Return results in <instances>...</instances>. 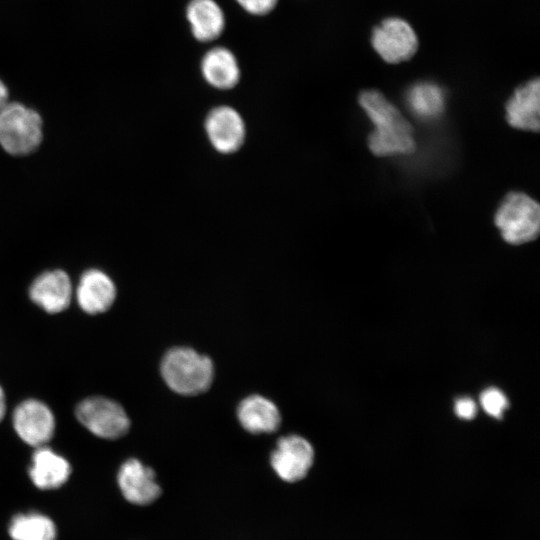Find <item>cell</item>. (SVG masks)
<instances>
[{"mask_svg": "<svg viewBox=\"0 0 540 540\" xmlns=\"http://www.w3.org/2000/svg\"><path fill=\"white\" fill-rule=\"evenodd\" d=\"M40 114L22 103L7 102L0 108V146L10 155L26 156L43 138Z\"/></svg>", "mask_w": 540, "mask_h": 540, "instance_id": "obj_3", "label": "cell"}, {"mask_svg": "<svg viewBox=\"0 0 540 540\" xmlns=\"http://www.w3.org/2000/svg\"><path fill=\"white\" fill-rule=\"evenodd\" d=\"M359 104L374 125L368 136V147L374 155L384 157L414 152L416 142L412 126L380 92L363 91Z\"/></svg>", "mask_w": 540, "mask_h": 540, "instance_id": "obj_1", "label": "cell"}, {"mask_svg": "<svg viewBox=\"0 0 540 540\" xmlns=\"http://www.w3.org/2000/svg\"><path fill=\"white\" fill-rule=\"evenodd\" d=\"M406 101L417 117L426 120L441 115L445 106L443 90L430 82L413 85L406 94Z\"/></svg>", "mask_w": 540, "mask_h": 540, "instance_id": "obj_18", "label": "cell"}, {"mask_svg": "<svg viewBox=\"0 0 540 540\" xmlns=\"http://www.w3.org/2000/svg\"><path fill=\"white\" fill-rule=\"evenodd\" d=\"M455 413L463 419H472L476 412V404L470 398H460L455 403Z\"/></svg>", "mask_w": 540, "mask_h": 540, "instance_id": "obj_22", "label": "cell"}, {"mask_svg": "<svg viewBox=\"0 0 540 540\" xmlns=\"http://www.w3.org/2000/svg\"><path fill=\"white\" fill-rule=\"evenodd\" d=\"M9 535L13 540H55L54 522L40 513L18 514L9 525Z\"/></svg>", "mask_w": 540, "mask_h": 540, "instance_id": "obj_19", "label": "cell"}, {"mask_svg": "<svg viewBox=\"0 0 540 540\" xmlns=\"http://www.w3.org/2000/svg\"><path fill=\"white\" fill-rule=\"evenodd\" d=\"M205 127L212 145L219 152H234L243 143L244 123L239 113L231 107L213 109L207 116Z\"/></svg>", "mask_w": 540, "mask_h": 540, "instance_id": "obj_11", "label": "cell"}, {"mask_svg": "<svg viewBox=\"0 0 540 540\" xmlns=\"http://www.w3.org/2000/svg\"><path fill=\"white\" fill-rule=\"evenodd\" d=\"M29 295L31 300L46 312H62L71 302V280L63 270L45 271L33 281Z\"/></svg>", "mask_w": 540, "mask_h": 540, "instance_id": "obj_10", "label": "cell"}, {"mask_svg": "<svg viewBox=\"0 0 540 540\" xmlns=\"http://www.w3.org/2000/svg\"><path fill=\"white\" fill-rule=\"evenodd\" d=\"M161 374L173 391L191 396L203 393L210 387L214 369L209 357L187 347H176L165 354Z\"/></svg>", "mask_w": 540, "mask_h": 540, "instance_id": "obj_2", "label": "cell"}, {"mask_svg": "<svg viewBox=\"0 0 540 540\" xmlns=\"http://www.w3.org/2000/svg\"><path fill=\"white\" fill-rule=\"evenodd\" d=\"M237 416L242 427L250 433H273L281 422L277 406L260 395H251L238 406Z\"/></svg>", "mask_w": 540, "mask_h": 540, "instance_id": "obj_15", "label": "cell"}, {"mask_svg": "<svg viewBox=\"0 0 540 540\" xmlns=\"http://www.w3.org/2000/svg\"><path fill=\"white\" fill-rule=\"evenodd\" d=\"M540 87L539 79L530 80L517 88L506 104V118L510 126L539 131Z\"/></svg>", "mask_w": 540, "mask_h": 540, "instance_id": "obj_13", "label": "cell"}, {"mask_svg": "<svg viewBox=\"0 0 540 540\" xmlns=\"http://www.w3.org/2000/svg\"><path fill=\"white\" fill-rule=\"evenodd\" d=\"M13 425L18 436L25 443L39 447L52 438L55 419L49 407L43 402L28 399L15 408Z\"/></svg>", "mask_w": 540, "mask_h": 540, "instance_id": "obj_8", "label": "cell"}, {"mask_svg": "<svg viewBox=\"0 0 540 540\" xmlns=\"http://www.w3.org/2000/svg\"><path fill=\"white\" fill-rule=\"evenodd\" d=\"M311 444L298 435L282 437L271 454L270 462L275 473L286 482L302 480L313 464Z\"/></svg>", "mask_w": 540, "mask_h": 540, "instance_id": "obj_7", "label": "cell"}, {"mask_svg": "<svg viewBox=\"0 0 540 540\" xmlns=\"http://www.w3.org/2000/svg\"><path fill=\"white\" fill-rule=\"evenodd\" d=\"M9 91L5 83L0 79V108L8 102Z\"/></svg>", "mask_w": 540, "mask_h": 540, "instance_id": "obj_23", "label": "cell"}, {"mask_svg": "<svg viewBox=\"0 0 540 540\" xmlns=\"http://www.w3.org/2000/svg\"><path fill=\"white\" fill-rule=\"evenodd\" d=\"M186 16L192 34L201 42L212 41L223 32L225 17L215 0H191L186 8Z\"/></svg>", "mask_w": 540, "mask_h": 540, "instance_id": "obj_16", "label": "cell"}, {"mask_svg": "<svg viewBox=\"0 0 540 540\" xmlns=\"http://www.w3.org/2000/svg\"><path fill=\"white\" fill-rule=\"evenodd\" d=\"M76 297L84 312L92 315L103 313L114 303L116 287L105 272L89 269L80 277Z\"/></svg>", "mask_w": 540, "mask_h": 540, "instance_id": "obj_12", "label": "cell"}, {"mask_svg": "<svg viewBox=\"0 0 540 540\" xmlns=\"http://www.w3.org/2000/svg\"><path fill=\"white\" fill-rule=\"evenodd\" d=\"M494 221L506 242L524 244L536 239L539 234L540 208L528 195L511 192L499 205Z\"/></svg>", "mask_w": 540, "mask_h": 540, "instance_id": "obj_4", "label": "cell"}, {"mask_svg": "<svg viewBox=\"0 0 540 540\" xmlns=\"http://www.w3.org/2000/svg\"><path fill=\"white\" fill-rule=\"evenodd\" d=\"M76 417L91 433L104 439L120 438L128 432L130 426L123 407L101 396L81 401L76 408Z\"/></svg>", "mask_w": 540, "mask_h": 540, "instance_id": "obj_5", "label": "cell"}, {"mask_svg": "<svg viewBox=\"0 0 540 540\" xmlns=\"http://www.w3.org/2000/svg\"><path fill=\"white\" fill-rule=\"evenodd\" d=\"M480 402L483 409L491 416L500 418L508 406L506 396L496 388H489L482 392Z\"/></svg>", "mask_w": 540, "mask_h": 540, "instance_id": "obj_20", "label": "cell"}, {"mask_svg": "<svg viewBox=\"0 0 540 540\" xmlns=\"http://www.w3.org/2000/svg\"><path fill=\"white\" fill-rule=\"evenodd\" d=\"M69 462L48 447L39 446L32 456L29 476L40 489H55L62 486L69 478Z\"/></svg>", "mask_w": 540, "mask_h": 540, "instance_id": "obj_14", "label": "cell"}, {"mask_svg": "<svg viewBox=\"0 0 540 540\" xmlns=\"http://www.w3.org/2000/svg\"><path fill=\"white\" fill-rule=\"evenodd\" d=\"M372 45L386 62L399 63L414 55L418 40L414 30L406 21L389 18L374 29Z\"/></svg>", "mask_w": 540, "mask_h": 540, "instance_id": "obj_6", "label": "cell"}, {"mask_svg": "<svg viewBox=\"0 0 540 540\" xmlns=\"http://www.w3.org/2000/svg\"><path fill=\"white\" fill-rule=\"evenodd\" d=\"M117 482L124 498L132 504L148 505L161 494L155 472L137 459H129L121 465Z\"/></svg>", "mask_w": 540, "mask_h": 540, "instance_id": "obj_9", "label": "cell"}, {"mask_svg": "<svg viewBox=\"0 0 540 540\" xmlns=\"http://www.w3.org/2000/svg\"><path fill=\"white\" fill-rule=\"evenodd\" d=\"M238 4L253 15L269 13L276 5L277 0H236Z\"/></svg>", "mask_w": 540, "mask_h": 540, "instance_id": "obj_21", "label": "cell"}, {"mask_svg": "<svg viewBox=\"0 0 540 540\" xmlns=\"http://www.w3.org/2000/svg\"><path fill=\"white\" fill-rule=\"evenodd\" d=\"M201 71L205 80L219 89L234 87L240 78L235 55L225 47H214L202 59Z\"/></svg>", "mask_w": 540, "mask_h": 540, "instance_id": "obj_17", "label": "cell"}, {"mask_svg": "<svg viewBox=\"0 0 540 540\" xmlns=\"http://www.w3.org/2000/svg\"><path fill=\"white\" fill-rule=\"evenodd\" d=\"M5 410H6L5 395H4L3 389L0 386V421L5 415Z\"/></svg>", "mask_w": 540, "mask_h": 540, "instance_id": "obj_24", "label": "cell"}]
</instances>
